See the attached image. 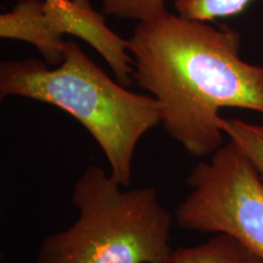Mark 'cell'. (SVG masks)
<instances>
[{
  "instance_id": "obj_1",
  "label": "cell",
  "mask_w": 263,
  "mask_h": 263,
  "mask_svg": "<svg viewBox=\"0 0 263 263\" xmlns=\"http://www.w3.org/2000/svg\"><path fill=\"white\" fill-rule=\"evenodd\" d=\"M128 49L133 81L156 99L163 130L190 155L223 145L222 108L263 114V66L242 60L241 35L229 26L166 11L138 22Z\"/></svg>"
},
{
  "instance_id": "obj_8",
  "label": "cell",
  "mask_w": 263,
  "mask_h": 263,
  "mask_svg": "<svg viewBox=\"0 0 263 263\" xmlns=\"http://www.w3.org/2000/svg\"><path fill=\"white\" fill-rule=\"evenodd\" d=\"M254 0H176L174 9L184 17L215 21L241 14Z\"/></svg>"
},
{
  "instance_id": "obj_7",
  "label": "cell",
  "mask_w": 263,
  "mask_h": 263,
  "mask_svg": "<svg viewBox=\"0 0 263 263\" xmlns=\"http://www.w3.org/2000/svg\"><path fill=\"white\" fill-rule=\"evenodd\" d=\"M218 126L229 140L234 141L248 156L263 180V124L221 117Z\"/></svg>"
},
{
  "instance_id": "obj_4",
  "label": "cell",
  "mask_w": 263,
  "mask_h": 263,
  "mask_svg": "<svg viewBox=\"0 0 263 263\" xmlns=\"http://www.w3.org/2000/svg\"><path fill=\"white\" fill-rule=\"evenodd\" d=\"M186 183L190 193L176 207L177 226L232 236L263 261V180L234 141L197 163Z\"/></svg>"
},
{
  "instance_id": "obj_3",
  "label": "cell",
  "mask_w": 263,
  "mask_h": 263,
  "mask_svg": "<svg viewBox=\"0 0 263 263\" xmlns=\"http://www.w3.org/2000/svg\"><path fill=\"white\" fill-rule=\"evenodd\" d=\"M77 221L42 240L35 263H168L172 215L154 186L130 189L90 164L72 190Z\"/></svg>"
},
{
  "instance_id": "obj_6",
  "label": "cell",
  "mask_w": 263,
  "mask_h": 263,
  "mask_svg": "<svg viewBox=\"0 0 263 263\" xmlns=\"http://www.w3.org/2000/svg\"><path fill=\"white\" fill-rule=\"evenodd\" d=\"M168 263H263L241 242L227 234H216L205 242L178 246Z\"/></svg>"
},
{
  "instance_id": "obj_5",
  "label": "cell",
  "mask_w": 263,
  "mask_h": 263,
  "mask_svg": "<svg viewBox=\"0 0 263 263\" xmlns=\"http://www.w3.org/2000/svg\"><path fill=\"white\" fill-rule=\"evenodd\" d=\"M44 12L52 37L61 42L66 35L82 39L106 61L121 84L130 87L133 59L128 39L108 27L104 14L94 10L89 0H44Z\"/></svg>"
},
{
  "instance_id": "obj_9",
  "label": "cell",
  "mask_w": 263,
  "mask_h": 263,
  "mask_svg": "<svg viewBox=\"0 0 263 263\" xmlns=\"http://www.w3.org/2000/svg\"><path fill=\"white\" fill-rule=\"evenodd\" d=\"M167 0H100L103 14L120 20L146 21L166 12Z\"/></svg>"
},
{
  "instance_id": "obj_2",
  "label": "cell",
  "mask_w": 263,
  "mask_h": 263,
  "mask_svg": "<svg viewBox=\"0 0 263 263\" xmlns=\"http://www.w3.org/2000/svg\"><path fill=\"white\" fill-rule=\"evenodd\" d=\"M20 97L61 108L94 138L121 185L130 186L139 140L161 123L156 99L127 89L95 64L73 41L64 60L49 66L38 59L0 64V98Z\"/></svg>"
}]
</instances>
